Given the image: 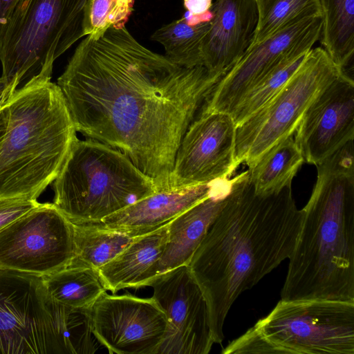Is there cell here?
Here are the masks:
<instances>
[{
  "mask_svg": "<svg viewBox=\"0 0 354 354\" xmlns=\"http://www.w3.org/2000/svg\"><path fill=\"white\" fill-rule=\"evenodd\" d=\"M169 223L137 236L114 259L97 270L106 290L114 294L122 289L136 288L140 277L160 257L167 241Z\"/></svg>",
  "mask_w": 354,
  "mask_h": 354,
  "instance_id": "19",
  "label": "cell"
},
{
  "mask_svg": "<svg viewBox=\"0 0 354 354\" xmlns=\"http://www.w3.org/2000/svg\"><path fill=\"white\" fill-rule=\"evenodd\" d=\"M341 73L322 47L312 48L283 86L236 127L237 165L252 168L272 147L294 135L307 109Z\"/></svg>",
  "mask_w": 354,
  "mask_h": 354,
  "instance_id": "8",
  "label": "cell"
},
{
  "mask_svg": "<svg viewBox=\"0 0 354 354\" xmlns=\"http://www.w3.org/2000/svg\"><path fill=\"white\" fill-rule=\"evenodd\" d=\"M86 0H20L0 37L2 75L12 90L42 73L82 38Z\"/></svg>",
  "mask_w": 354,
  "mask_h": 354,
  "instance_id": "7",
  "label": "cell"
},
{
  "mask_svg": "<svg viewBox=\"0 0 354 354\" xmlns=\"http://www.w3.org/2000/svg\"><path fill=\"white\" fill-rule=\"evenodd\" d=\"M258 21L249 46L298 21L322 16L319 0H257Z\"/></svg>",
  "mask_w": 354,
  "mask_h": 354,
  "instance_id": "26",
  "label": "cell"
},
{
  "mask_svg": "<svg viewBox=\"0 0 354 354\" xmlns=\"http://www.w3.org/2000/svg\"><path fill=\"white\" fill-rule=\"evenodd\" d=\"M134 0H86L84 36L98 39L111 27H124L133 10Z\"/></svg>",
  "mask_w": 354,
  "mask_h": 354,
  "instance_id": "27",
  "label": "cell"
},
{
  "mask_svg": "<svg viewBox=\"0 0 354 354\" xmlns=\"http://www.w3.org/2000/svg\"><path fill=\"white\" fill-rule=\"evenodd\" d=\"M187 15L183 16L189 24H197L211 21L212 12L210 9L212 0H183Z\"/></svg>",
  "mask_w": 354,
  "mask_h": 354,
  "instance_id": "29",
  "label": "cell"
},
{
  "mask_svg": "<svg viewBox=\"0 0 354 354\" xmlns=\"http://www.w3.org/2000/svg\"><path fill=\"white\" fill-rule=\"evenodd\" d=\"M52 74L42 73L7 101L8 121L0 147V198L37 200L59 174L76 129Z\"/></svg>",
  "mask_w": 354,
  "mask_h": 354,
  "instance_id": "4",
  "label": "cell"
},
{
  "mask_svg": "<svg viewBox=\"0 0 354 354\" xmlns=\"http://www.w3.org/2000/svg\"><path fill=\"white\" fill-rule=\"evenodd\" d=\"M211 26L203 46V66L224 75L241 57L258 21L257 0H217L212 3Z\"/></svg>",
  "mask_w": 354,
  "mask_h": 354,
  "instance_id": "16",
  "label": "cell"
},
{
  "mask_svg": "<svg viewBox=\"0 0 354 354\" xmlns=\"http://www.w3.org/2000/svg\"><path fill=\"white\" fill-rule=\"evenodd\" d=\"M8 121V113L6 104L0 109V147L6 133Z\"/></svg>",
  "mask_w": 354,
  "mask_h": 354,
  "instance_id": "32",
  "label": "cell"
},
{
  "mask_svg": "<svg viewBox=\"0 0 354 354\" xmlns=\"http://www.w3.org/2000/svg\"><path fill=\"white\" fill-rule=\"evenodd\" d=\"M295 140L304 161L317 165L354 138V81L341 73L312 102Z\"/></svg>",
  "mask_w": 354,
  "mask_h": 354,
  "instance_id": "15",
  "label": "cell"
},
{
  "mask_svg": "<svg viewBox=\"0 0 354 354\" xmlns=\"http://www.w3.org/2000/svg\"><path fill=\"white\" fill-rule=\"evenodd\" d=\"M303 218L291 185L259 195L246 170L234 177L226 203L187 266L206 299L214 344L239 296L289 259Z\"/></svg>",
  "mask_w": 354,
  "mask_h": 354,
  "instance_id": "2",
  "label": "cell"
},
{
  "mask_svg": "<svg viewBox=\"0 0 354 354\" xmlns=\"http://www.w3.org/2000/svg\"><path fill=\"white\" fill-rule=\"evenodd\" d=\"M222 77L151 51L124 26L86 36L57 84L76 131L124 153L160 192L171 189L182 138Z\"/></svg>",
  "mask_w": 354,
  "mask_h": 354,
  "instance_id": "1",
  "label": "cell"
},
{
  "mask_svg": "<svg viewBox=\"0 0 354 354\" xmlns=\"http://www.w3.org/2000/svg\"><path fill=\"white\" fill-rule=\"evenodd\" d=\"M20 0H0V37Z\"/></svg>",
  "mask_w": 354,
  "mask_h": 354,
  "instance_id": "30",
  "label": "cell"
},
{
  "mask_svg": "<svg viewBox=\"0 0 354 354\" xmlns=\"http://www.w3.org/2000/svg\"><path fill=\"white\" fill-rule=\"evenodd\" d=\"M53 189V203L74 224L98 223L158 192L124 153L90 138L74 142Z\"/></svg>",
  "mask_w": 354,
  "mask_h": 354,
  "instance_id": "6",
  "label": "cell"
},
{
  "mask_svg": "<svg viewBox=\"0 0 354 354\" xmlns=\"http://www.w3.org/2000/svg\"><path fill=\"white\" fill-rule=\"evenodd\" d=\"M308 52L296 53L284 58L244 95L230 113L236 127L257 111L283 86Z\"/></svg>",
  "mask_w": 354,
  "mask_h": 354,
  "instance_id": "25",
  "label": "cell"
},
{
  "mask_svg": "<svg viewBox=\"0 0 354 354\" xmlns=\"http://www.w3.org/2000/svg\"><path fill=\"white\" fill-rule=\"evenodd\" d=\"M75 256L71 263L95 270L106 264L136 237L125 233L100 229L85 224H74Z\"/></svg>",
  "mask_w": 354,
  "mask_h": 354,
  "instance_id": "24",
  "label": "cell"
},
{
  "mask_svg": "<svg viewBox=\"0 0 354 354\" xmlns=\"http://www.w3.org/2000/svg\"><path fill=\"white\" fill-rule=\"evenodd\" d=\"M225 179L157 192L95 223L137 237L164 225L211 195Z\"/></svg>",
  "mask_w": 354,
  "mask_h": 354,
  "instance_id": "17",
  "label": "cell"
},
{
  "mask_svg": "<svg viewBox=\"0 0 354 354\" xmlns=\"http://www.w3.org/2000/svg\"><path fill=\"white\" fill-rule=\"evenodd\" d=\"M41 204L24 198H0V231Z\"/></svg>",
  "mask_w": 354,
  "mask_h": 354,
  "instance_id": "28",
  "label": "cell"
},
{
  "mask_svg": "<svg viewBox=\"0 0 354 354\" xmlns=\"http://www.w3.org/2000/svg\"><path fill=\"white\" fill-rule=\"evenodd\" d=\"M50 296L57 303L75 308H91L106 290L97 270L71 263L51 274L42 277Z\"/></svg>",
  "mask_w": 354,
  "mask_h": 354,
  "instance_id": "22",
  "label": "cell"
},
{
  "mask_svg": "<svg viewBox=\"0 0 354 354\" xmlns=\"http://www.w3.org/2000/svg\"><path fill=\"white\" fill-rule=\"evenodd\" d=\"M235 136L230 114L201 111L178 148L171 189L230 178L238 167Z\"/></svg>",
  "mask_w": 354,
  "mask_h": 354,
  "instance_id": "14",
  "label": "cell"
},
{
  "mask_svg": "<svg viewBox=\"0 0 354 354\" xmlns=\"http://www.w3.org/2000/svg\"><path fill=\"white\" fill-rule=\"evenodd\" d=\"M93 333L109 353L158 354L167 319L156 301L102 294L91 308Z\"/></svg>",
  "mask_w": 354,
  "mask_h": 354,
  "instance_id": "13",
  "label": "cell"
},
{
  "mask_svg": "<svg viewBox=\"0 0 354 354\" xmlns=\"http://www.w3.org/2000/svg\"><path fill=\"white\" fill-rule=\"evenodd\" d=\"M322 26V16L304 19L248 47L216 84L202 111L230 114L244 95L278 63L292 54L310 50L319 39Z\"/></svg>",
  "mask_w": 354,
  "mask_h": 354,
  "instance_id": "11",
  "label": "cell"
},
{
  "mask_svg": "<svg viewBox=\"0 0 354 354\" xmlns=\"http://www.w3.org/2000/svg\"><path fill=\"white\" fill-rule=\"evenodd\" d=\"M276 354H354V302L281 299L253 326Z\"/></svg>",
  "mask_w": 354,
  "mask_h": 354,
  "instance_id": "9",
  "label": "cell"
},
{
  "mask_svg": "<svg viewBox=\"0 0 354 354\" xmlns=\"http://www.w3.org/2000/svg\"><path fill=\"white\" fill-rule=\"evenodd\" d=\"M322 26L319 39L343 74L353 67L354 0H319Z\"/></svg>",
  "mask_w": 354,
  "mask_h": 354,
  "instance_id": "20",
  "label": "cell"
},
{
  "mask_svg": "<svg viewBox=\"0 0 354 354\" xmlns=\"http://www.w3.org/2000/svg\"><path fill=\"white\" fill-rule=\"evenodd\" d=\"M91 308L55 301L42 277L0 269V354H93Z\"/></svg>",
  "mask_w": 354,
  "mask_h": 354,
  "instance_id": "5",
  "label": "cell"
},
{
  "mask_svg": "<svg viewBox=\"0 0 354 354\" xmlns=\"http://www.w3.org/2000/svg\"><path fill=\"white\" fill-rule=\"evenodd\" d=\"M234 178L224 180L208 197L169 223L166 245L159 259L140 277L136 288L153 277L189 263L209 226L227 202Z\"/></svg>",
  "mask_w": 354,
  "mask_h": 354,
  "instance_id": "18",
  "label": "cell"
},
{
  "mask_svg": "<svg viewBox=\"0 0 354 354\" xmlns=\"http://www.w3.org/2000/svg\"><path fill=\"white\" fill-rule=\"evenodd\" d=\"M304 162L293 135L277 143L248 169L255 193L269 195L291 185Z\"/></svg>",
  "mask_w": 354,
  "mask_h": 354,
  "instance_id": "21",
  "label": "cell"
},
{
  "mask_svg": "<svg viewBox=\"0 0 354 354\" xmlns=\"http://www.w3.org/2000/svg\"><path fill=\"white\" fill-rule=\"evenodd\" d=\"M211 21L189 24L184 17L165 24L151 35L165 48V56L187 68L203 66V46Z\"/></svg>",
  "mask_w": 354,
  "mask_h": 354,
  "instance_id": "23",
  "label": "cell"
},
{
  "mask_svg": "<svg viewBox=\"0 0 354 354\" xmlns=\"http://www.w3.org/2000/svg\"><path fill=\"white\" fill-rule=\"evenodd\" d=\"M145 286L165 312L167 329L158 354H207L214 342L207 304L187 266L160 274Z\"/></svg>",
  "mask_w": 354,
  "mask_h": 354,
  "instance_id": "12",
  "label": "cell"
},
{
  "mask_svg": "<svg viewBox=\"0 0 354 354\" xmlns=\"http://www.w3.org/2000/svg\"><path fill=\"white\" fill-rule=\"evenodd\" d=\"M75 256L73 223L52 203H41L0 231V269L44 277Z\"/></svg>",
  "mask_w": 354,
  "mask_h": 354,
  "instance_id": "10",
  "label": "cell"
},
{
  "mask_svg": "<svg viewBox=\"0 0 354 354\" xmlns=\"http://www.w3.org/2000/svg\"><path fill=\"white\" fill-rule=\"evenodd\" d=\"M316 167L281 299L354 302L353 140Z\"/></svg>",
  "mask_w": 354,
  "mask_h": 354,
  "instance_id": "3",
  "label": "cell"
},
{
  "mask_svg": "<svg viewBox=\"0 0 354 354\" xmlns=\"http://www.w3.org/2000/svg\"><path fill=\"white\" fill-rule=\"evenodd\" d=\"M15 92L12 90L7 81L2 77H0V109L3 107L7 101L12 96Z\"/></svg>",
  "mask_w": 354,
  "mask_h": 354,
  "instance_id": "31",
  "label": "cell"
}]
</instances>
